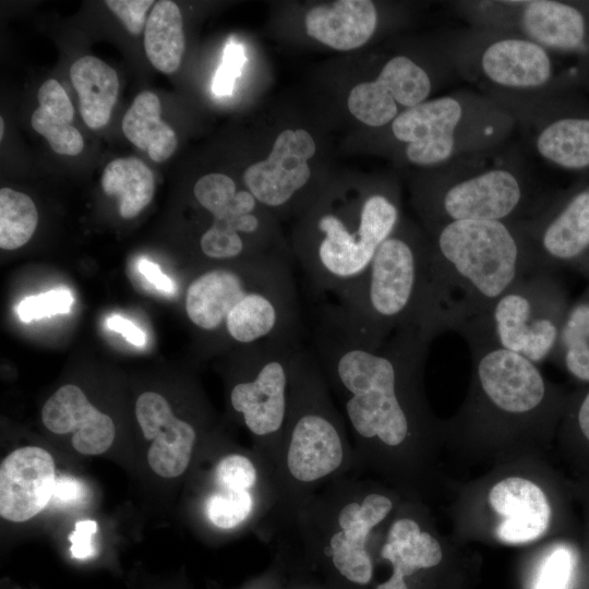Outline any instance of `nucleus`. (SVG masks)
Listing matches in <instances>:
<instances>
[{"label":"nucleus","mask_w":589,"mask_h":589,"mask_svg":"<svg viewBox=\"0 0 589 589\" xmlns=\"http://www.w3.org/2000/svg\"><path fill=\"white\" fill-rule=\"evenodd\" d=\"M431 341L402 328L372 346L320 318L310 350L346 421L352 473L397 472L428 429L421 378Z\"/></svg>","instance_id":"obj_1"},{"label":"nucleus","mask_w":589,"mask_h":589,"mask_svg":"<svg viewBox=\"0 0 589 589\" xmlns=\"http://www.w3.org/2000/svg\"><path fill=\"white\" fill-rule=\"evenodd\" d=\"M394 509L390 493L349 473L259 534L285 575L309 577L328 589H372L378 530Z\"/></svg>","instance_id":"obj_2"},{"label":"nucleus","mask_w":589,"mask_h":589,"mask_svg":"<svg viewBox=\"0 0 589 589\" xmlns=\"http://www.w3.org/2000/svg\"><path fill=\"white\" fill-rule=\"evenodd\" d=\"M397 226L366 269L336 292L321 318L380 346L393 333L416 328L433 340L455 330L465 316L443 278L430 241Z\"/></svg>","instance_id":"obj_3"},{"label":"nucleus","mask_w":589,"mask_h":589,"mask_svg":"<svg viewBox=\"0 0 589 589\" xmlns=\"http://www.w3.org/2000/svg\"><path fill=\"white\" fill-rule=\"evenodd\" d=\"M346 421L312 351L303 346L291 366L288 412L275 470L277 503L256 528L290 516L314 492L353 472Z\"/></svg>","instance_id":"obj_4"},{"label":"nucleus","mask_w":589,"mask_h":589,"mask_svg":"<svg viewBox=\"0 0 589 589\" xmlns=\"http://www.w3.org/2000/svg\"><path fill=\"white\" fill-rule=\"evenodd\" d=\"M434 232L435 261L465 322L488 312L528 275L545 271L527 232L508 221L458 220Z\"/></svg>","instance_id":"obj_5"},{"label":"nucleus","mask_w":589,"mask_h":589,"mask_svg":"<svg viewBox=\"0 0 589 589\" xmlns=\"http://www.w3.org/2000/svg\"><path fill=\"white\" fill-rule=\"evenodd\" d=\"M301 347V340L294 339L244 346L242 366L229 390L231 409L274 473L288 412L292 361Z\"/></svg>","instance_id":"obj_6"},{"label":"nucleus","mask_w":589,"mask_h":589,"mask_svg":"<svg viewBox=\"0 0 589 589\" xmlns=\"http://www.w3.org/2000/svg\"><path fill=\"white\" fill-rule=\"evenodd\" d=\"M570 305L556 273L538 271L478 317L503 348L538 364L551 359Z\"/></svg>","instance_id":"obj_7"},{"label":"nucleus","mask_w":589,"mask_h":589,"mask_svg":"<svg viewBox=\"0 0 589 589\" xmlns=\"http://www.w3.org/2000/svg\"><path fill=\"white\" fill-rule=\"evenodd\" d=\"M207 479L201 510L215 530L257 528L277 503L275 473L255 450L221 455Z\"/></svg>","instance_id":"obj_8"},{"label":"nucleus","mask_w":589,"mask_h":589,"mask_svg":"<svg viewBox=\"0 0 589 589\" xmlns=\"http://www.w3.org/2000/svg\"><path fill=\"white\" fill-rule=\"evenodd\" d=\"M526 232L545 271L572 268L589 278V184L563 196L544 217L541 230Z\"/></svg>","instance_id":"obj_9"},{"label":"nucleus","mask_w":589,"mask_h":589,"mask_svg":"<svg viewBox=\"0 0 589 589\" xmlns=\"http://www.w3.org/2000/svg\"><path fill=\"white\" fill-rule=\"evenodd\" d=\"M311 134L303 129L284 130L276 137L267 159L251 165L243 181L255 200L271 208L287 205L308 183V165L315 153Z\"/></svg>","instance_id":"obj_10"},{"label":"nucleus","mask_w":589,"mask_h":589,"mask_svg":"<svg viewBox=\"0 0 589 589\" xmlns=\"http://www.w3.org/2000/svg\"><path fill=\"white\" fill-rule=\"evenodd\" d=\"M431 92L428 73L405 56L392 58L373 82L356 85L348 97V109L370 127H382L398 116L397 103L411 108Z\"/></svg>","instance_id":"obj_11"},{"label":"nucleus","mask_w":589,"mask_h":589,"mask_svg":"<svg viewBox=\"0 0 589 589\" xmlns=\"http://www.w3.org/2000/svg\"><path fill=\"white\" fill-rule=\"evenodd\" d=\"M525 193L512 172L493 169L449 185L436 205L440 226L458 220L508 221L522 207Z\"/></svg>","instance_id":"obj_12"},{"label":"nucleus","mask_w":589,"mask_h":589,"mask_svg":"<svg viewBox=\"0 0 589 589\" xmlns=\"http://www.w3.org/2000/svg\"><path fill=\"white\" fill-rule=\"evenodd\" d=\"M55 480V461L47 450H13L0 466V515L14 522L31 519L50 502Z\"/></svg>","instance_id":"obj_13"},{"label":"nucleus","mask_w":589,"mask_h":589,"mask_svg":"<svg viewBox=\"0 0 589 589\" xmlns=\"http://www.w3.org/2000/svg\"><path fill=\"white\" fill-rule=\"evenodd\" d=\"M462 109L453 97L423 101L400 112L392 123L394 136L407 143L406 156L419 166L447 160L455 148L454 131Z\"/></svg>","instance_id":"obj_14"},{"label":"nucleus","mask_w":589,"mask_h":589,"mask_svg":"<svg viewBox=\"0 0 589 589\" xmlns=\"http://www.w3.org/2000/svg\"><path fill=\"white\" fill-rule=\"evenodd\" d=\"M438 540L414 516L400 513L381 537L375 564L386 563L388 576L373 589H410L412 580L437 567L443 561Z\"/></svg>","instance_id":"obj_15"},{"label":"nucleus","mask_w":589,"mask_h":589,"mask_svg":"<svg viewBox=\"0 0 589 589\" xmlns=\"http://www.w3.org/2000/svg\"><path fill=\"white\" fill-rule=\"evenodd\" d=\"M135 416L146 440H154L147 453L152 470L164 478L181 476L189 467L197 441L196 429L177 418L159 394L145 392L135 404Z\"/></svg>","instance_id":"obj_16"},{"label":"nucleus","mask_w":589,"mask_h":589,"mask_svg":"<svg viewBox=\"0 0 589 589\" xmlns=\"http://www.w3.org/2000/svg\"><path fill=\"white\" fill-rule=\"evenodd\" d=\"M488 500L502 517L495 533L507 544H525L541 538L550 528V501L537 483L526 478L508 477L495 483Z\"/></svg>","instance_id":"obj_17"},{"label":"nucleus","mask_w":589,"mask_h":589,"mask_svg":"<svg viewBox=\"0 0 589 589\" xmlns=\"http://www.w3.org/2000/svg\"><path fill=\"white\" fill-rule=\"evenodd\" d=\"M45 426L53 433H73L72 445L84 455H99L112 444V419L96 409L83 390L72 384L57 389L41 410Z\"/></svg>","instance_id":"obj_18"},{"label":"nucleus","mask_w":589,"mask_h":589,"mask_svg":"<svg viewBox=\"0 0 589 589\" xmlns=\"http://www.w3.org/2000/svg\"><path fill=\"white\" fill-rule=\"evenodd\" d=\"M520 22L524 32L543 48L562 52L589 51V13L577 4L529 1Z\"/></svg>","instance_id":"obj_19"},{"label":"nucleus","mask_w":589,"mask_h":589,"mask_svg":"<svg viewBox=\"0 0 589 589\" xmlns=\"http://www.w3.org/2000/svg\"><path fill=\"white\" fill-rule=\"evenodd\" d=\"M377 12L369 0H339L332 5H318L305 15L310 37L341 51L363 46L373 35Z\"/></svg>","instance_id":"obj_20"},{"label":"nucleus","mask_w":589,"mask_h":589,"mask_svg":"<svg viewBox=\"0 0 589 589\" xmlns=\"http://www.w3.org/2000/svg\"><path fill=\"white\" fill-rule=\"evenodd\" d=\"M481 67L492 82L512 88L539 87L552 76L546 50L532 40L519 38L491 44L482 55Z\"/></svg>","instance_id":"obj_21"},{"label":"nucleus","mask_w":589,"mask_h":589,"mask_svg":"<svg viewBox=\"0 0 589 589\" xmlns=\"http://www.w3.org/2000/svg\"><path fill=\"white\" fill-rule=\"evenodd\" d=\"M536 145L544 159L563 169L589 170V109L575 106L552 120Z\"/></svg>","instance_id":"obj_22"},{"label":"nucleus","mask_w":589,"mask_h":589,"mask_svg":"<svg viewBox=\"0 0 589 589\" xmlns=\"http://www.w3.org/2000/svg\"><path fill=\"white\" fill-rule=\"evenodd\" d=\"M70 77L79 94L84 122L91 129L105 127L118 97L117 72L103 60L84 56L71 65Z\"/></svg>","instance_id":"obj_23"},{"label":"nucleus","mask_w":589,"mask_h":589,"mask_svg":"<svg viewBox=\"0 0 589 589\" xmlns=\"http://www.w3.org/2000/svg\"><path fill=\"white\" fill-rule=\"evenodd\" d=\"M160 112L158 96L144 91L135 97L122 119L125 137L137 148L147 152L156 163L168 159L178 144L175 131L160 119Z\"/></svg>","instance_id":"obj_24"},{"label":"nucleus","mask_w":589,"mask_h":589,"mask_svg":"<svg viewBox=\"0 0 589 589\" xmlns=\"http://www.w3.org/2000/svg\"><path fill=\"white\" fill-rule=\"evenodd\" d=\"M145 53L154 68L165 74L176 72L185 50L182 15L173 1L154 4L144 29Z\"/></svg>","instance_id":"obj_25"},{"label":"nucleus","mask_w":589,"mask_h":589,"mask_svg":"<svg viewBox=\"0 0 589 589\" xmlns=\"http://www.w3.org/2000/svg\"><path fill=\"white\" fill-rule=\"evenodd\" d=\"M104 192L119 199L123 218L135 217L152 201L155 181L152 170L139 158H117L109 161L101 176Z\"/></svg>","instance_id":"obj_26"},{"label":"nucleus","mask_w":589,"mask_h":589,"mask_svg":"<svg viewBox=\"0 0 589 589\" xmlns=\"http://www.w3.org/2000/svg\"><path fill=\"white\" fill-rule=\"evenodd\" d=\"M551 359L574 380L589 385V285L570 302Z\"/></svg>","instance_id":"obj_27"},{"label":"nucleus","mask_w":589,"mask_h":589,"mask_svg":"<svg viewBox=\"0 0 589 589\" xmlns=\"http://www.w3.org/2000/svg\"><path fill=\"white\" fill-rule=\"evenodd\" d=\"M38 224L37 208L25 193L0 190V247L15 250L27 243Z\"/></svg>","instance_id":"obj_28"},{"label":"nucleus","mask_w":589,"mask_h":589,"mask_svg":"<svg viewBox=\"0 0 589 589\" xmlns=\"http://www.w3.org/2000/svg\"><path fill=\"white\" fill-rule=\"evenodd\" d=\"M31 123L57 154L75 156L84 148L83 137L76 128L53 117L41 107L33 112Z\"/></svg>","instance_id":"obj_29"},{"label":"nucleus","mask_w":589,"mask_h":589,"mask_svg":"<svg viewBox=\"0 0 589 589\" xmlns=\"http://www.w3.org/2000/svg\"><path fill=\"white\" fill-rule=\"evenodd\" d=\"M576 550L565 543L555 545L541 566L536 589H568L577 565Z\"/></svg>","instance_id":"obj_30"},{"label":"nucleus","mask_w":589,"mask_h":589,"mask_svg":"<svg viewBox=\"0 0 589 589\" xmlns=\"http://www.w3.org/2000/svg\"><path fill=\"white\" fill-rule=\"evenodd\" d=\"M199 204L211 215L229 207L237 196L235 181L224 173L213 172L201 177L193 189Z\"/></svg>","instance_id":"obj_31"},{"label":"nucleus","mask_w":589,"mask_h":589,"mask_svg":"<svg viewBox=\"0 0 589 589\" xmlns=\"http://www.w3.org/2000/svg\"><path fill=\"white\" fill-rule=\"evenodd\" d=\"M72 304V293L65 288H58L24 298L17 305L16 312L23 322L28 323L56 314L69 313Z\"/></svg>","instance_id":"obj_32"},{"label":"nucleus","mask_w":589,"mask_h":589,"mask_svg":"<svg viewBox=\"0 0 589 589\" xmlns=\"http://www.w3.org/2000/svg\"><path fill=\"white\" fill-rule=\"evenodd\" d=\"M565 410L569 436L589 456V387L575 396Z\"/></svg>","instance_id":"obj_33"},{"label":"nucleus","mask_w":589,"mask_h":589,"mask_svg":"<svg viewBox=\"0 0 589 589\" xmlns=\"http://www.w3.org/2000/svg\"><path fill=\"white\" fill-rule=\"evenodd\" d=\"M245 62L243 48L228 41L224 50V59L213 82V92L218 96L229 95L232 92L236 77L240 75Z\"/></svg>","instance_id":"obj_34"},{"label":"nucleus","mask_w":589,"mask_h":589,"mask_svg":"<svg viewBox=\"0 0 589 589\" xmlns=\"http://www.w3.org/2000/svg\"><path fill=\"white\" fill-rule=\"evenodd\" d=\"M105 4L133 35H139L146 25V13L154 4L152 0H107Z\"/></svg>","instance_id":"obj_35"},{"label":"nucleus","mask_w":589,"mask_h":589,"mask_svg":"<svg viewBox=\"0 0 589 589\" xmlns=\"http://www.w3.org/2000/svg\"><path fill=\"white\" fill-rule=\"evenodd\" d=\"M40 107L53 117L71 123L74 118V108L61 84L49 79L38 89Z\"/></svg>","instance_id":"obj_36"},{"label":"nucleus","mask_w":589,"mask_h":589,"mask_svg":"<svg viewBox=\"0 0 589 589\" xmlns=\"http://www.w3.org/2000/svg\"><path fill=\"white\" fill-rule=\"evenodd\" d=\"M97 531L94 520H81L75 524L74 530L69 534L71 554L77 560H85L94 555L93 536Z\"/></svg>","instance_id":"obj_37"},{"label":"nucleus","mask_w":589,"mask_h":589,"mask_svg":"<svg viewBox=\"0 0 589 589\" xmlns=\"http://www.w3.org/2000/svg\"><path fill=\"white\" fill-rule=\"evenodd\" d=\"M87 495L84 483L71 477H58L55 480L50 501L61 506L82 503Z\"/></svg>","instance_id":"obj_38"},{"label":"nucleus","mask_w":589,"mask_h":589,"mask_svg":"<svg viewBox=\"0 0 589 589\" xmlns=\"http://www.w3.org/2000/svg\"><path fill=\"white\" fill-rule=\"evenodd\" d=\"M285 575L280 565L271 560L264 572L252 578L242 589H281Z\"/></svg>","instance_id":"obj_39"},{"label":"nucleus","mask_w":589,"mask_h":589,"mask_svg":"<svg viewBox=\"0 0 589 589\" xmlns=\"http://www.w3.org/2000/svg\"><path fill=\"white\" fill-rule=\"evenodd\" d=\"M107 326L113 332L120 333L130 344L141 347L146 342L145 334L130 320L115 314L108 317Z\"/></svg>","instance_id":"obj_40"},{"label":"nucleus","mask_w":589,"mask_h":589,"mask_svg":"<svg viewBox=\"0 0 589 589\" xmlns=\"http://www.w3.org/2000/svg\"><path fill=\"white\" fill-rule=\"evenodd\" d=\"M140 273L158 290L165 292H173L175 285L172 280L159 269V266L146 259H141L137 262Z\"/></svg>","instance_id":"obj_41"},{"label":"nucleus","mask_w":589,"mask_h":589,"mask_svg":"<svg viewBox=\"0 0 589 589\" xmlns=\"http://www.w3.org/2000/svg\"><path fill=\"white\" fill-rule=\"evenodd\" d=\"M285 575V574H284ZM281 589H328L318 581L299 575H285Z\"/></svg>","instance_id":"obj_42"},{"label":"nucleus","mask_w":589,"mask_h":589,"mask_svg":"<svg viewBox=\"0 0 589 589\" xmlns=\"http://www.w3.org/2000/svg\"><path fill=\"white\" fill-rule=\"evenodd\" d=\"M3 131H4V122H3V118L1 117L0 118V139L1 140L3 137Z\"/></svg>","instance_id":"obj_43"}]
</instances>
